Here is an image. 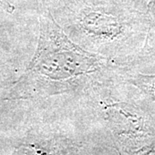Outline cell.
<instances>
[{
    "mask_svg": "<svg viewBox=\"0 0 155 155\" xmlns=\"http://www.w3.org/2000/svg\"><path fill=\"white\" fill-rule=\"evenodd\" d=\"M110 68L111 61L75 44L46 15L40 19L37 48L21 81L35 97H48L91 87Z\"/></svg>",
    "mask_w": 155,
    "mask_h": 155,
    "instance_id": "cell-1",
    "label": "cell"
},
{
    "mask_svg": "<svg viewBox=\"0 0 155 155\" xmlns=\"http://www.w3.org/2000/svg\"><path fill=\"white\" fill-rule=\"evenodd\" d=\"M104 112L122 153H155V129L139 106L126 102L109 103Z\"/></svg>",
    "mask_w": 155,
    "mask_h": 155,
    "instance_id": "cell-2",
    "label": "cell"
},
{
    "mask_svg": "<svg viewBox=\"0 0 155 155\" xmlns=\"http://www.w3.org/2000/svg\"><path fill=\"white\" fill-rule=\"evenodd\" d=\"M79 24L87 35L112 41L134 35L136 28H147V17L127 19L101 11H89L79 19Z\"/></svg>",
    "mask_w": 155,
    "mask_h": 155,
    "instance_id": "cell-3",
    "label": "cell"
},
{
    "mask_svg": "<svg viewBox=\"0 0 155 155\" xmlns=\"http://www.w3.org/2000/svg\"><path fill=\"white\" fill-rule=\"evenodd\" d=\"M125 79L127 83L140 90L151 101L155 102V74L127 73Z\"/></svg>",
    "mask_w": 155,
    "mask_h": 155,
    "instance_id": "cell-4",
    "label": "cell"
},
{
    "mask_svg": "<svg viewBox=\"0 0 155 155\" xmlns=\"http://www.w3.org/2000/svg\"><path fill=\"white\" fill-rule=\"evenodd\" d=\"M147 45L149 50L155 53V0L151 1L147 11Z\"/></svg>",
    "mask_w": 155,
    "mask_h": 155,
    "instance_id": "cell-5",
    "label": "cell"
}]
</instances>
